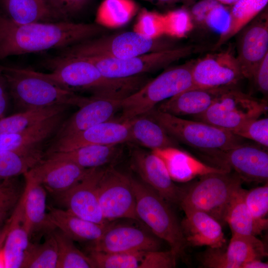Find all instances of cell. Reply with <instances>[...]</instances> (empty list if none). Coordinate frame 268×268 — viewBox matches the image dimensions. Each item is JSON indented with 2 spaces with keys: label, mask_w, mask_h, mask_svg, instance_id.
Returning <instances> with one entry per match:
<instances>
[{
  "label": "cell",
  "mask_w": 268,
  "mask_h": 268,
  "mask_svg": "<svg viewBox=\"0 0 268 268\" xmlns=\"http://www.w3.org/2000/svg\"><path fill=\"white\" fill-rule=\"evenodd\" d=\"M0 268H5V261L2 247L0 248Z\"/></svg>",
  "instance_id": "f5cc1de1"
},
{
  "label": "cell",
  "mask_w": 268,
  "mask_h": 268,
  "mask_svg": "<svg viewBox=\"0 0 268 268\" xmlns=\"http://www.w3.org/2000/svg\"><path fill=\"white\" fill-rule=\"evenodd\" d=\"M163 161L173 181L188 182L202 175L230 170L203 163L177 147H167L151 151Z\"/></svg>",
  "instance_id": "484cf974"
},
{
  "label": "cell",
  "mask_w": 268,
  "mask_h": 268,
  "mask_svg": "<svg viewBox=\"0 0 268 268\" xmlns=\"http://www.w3.org/2000/svg\"><path fill=\"white\" fill-rule=\"evenodd\" d=\"M98 198L104 217L109 221L125 218L140 221L131 177L111 166L105 169L98 185Z\"/></svg>",
  "instance_id": "8fae6325"
},
{
  "label": "cell",
  "mask_w": 268,
  "mask_h": 268,
  "mask_svg": "<svg viewBox=\"0 0 268 268\" xmlns=\"http://www.w3.org/2000/svg\"><path fill=\"white\" fill-rule=\"evenodd\" d=\"M131 180L136 213L141 223L158 238L165 241L178 258L183 257L187 245L181 222L169 203L141 181L132 177Z\"/></svg>",
  "instance_id": "5b68a950"
},
{
  "label": "cell",
  "mask_w": 268,
  "mask_h": 268,
  "mask_svg": "<svg viewBox=\"0 0 268 268\" xmlns=\"http://www.w3.org/2000/svg\"><path fill=\"white\" fill-rule=\"evenodd\" d=\"M49 218L56 228L74 241L90 242L91 245L102 236L111 221L101 224L82 218L70 211L47 205Z\"/></svg>",
  "instance_id": "4316f807"
},
{
  "label": "cell",
  "mask_w": 268,
  "mask_h": 268,
  "mask_svg": "<svg viewBox=\"0 0 268 268\" xmlns=\"http://www.w3.org/2000/svg\"><path fill=\"white\" fill-rule=\"evenodd\" d=\"M88 256L96 268H138L146 252L107 253L89 250Z\"/></svg>",
  "instance_id": "74e56055"
},
{
  "label": "cell",
  "mask_w": 268,
  "mask_h": 268,
  "mask_svg": "<svg viewBox=\"0 0 268 268\" xmlns=\"http://www.w3.org/2000/svg\"><path fill=\"white\" fill-rule=\"evenodd\" d=\"M105 168H90L85 176L65 192L56 196L65 209L87 220L103 224L110 221L103 216L98 198V185Z\"/></svg>",
  "instance_id": "9a60e30c"
},
{
  "label": "cell",
  "mask_w": 268,
  "mask_h": 268,
  "mask_svg": "<svg viewBox=\"0 0 268 268\" xmlns=\"http://www.w3.org/2000/svg\"><path fill=\"white\" fill-rule=\"evenodd\" d=\"M60 20L68 18L81 12L90 0H46Z\"/></svg>",
  "instance_id": "7bdbcfd3"
},
{
  "label": "cell",
  "mask_w": 268,
  "mask_h": 268,
  "mask_svg": "<svg viewBox=\"0 0 268 268\" xmlns=\"http://www.w3.org/2000/svg\"><path fill=\"white\" fill-rule=\"evenodd\" d=\"M245 202L253 217L256 219L266 218L268 212V182L262 186L246 190Z\"/></svg>",
  "instance_id": "ab89813d"
},
{
  "label": "cell",
  "mask_w": 268,
  "mask_h": 268,
  "mask_svg": "<svg viewBox=\"0 0 268 268\" xmlns=\"http://www.w3.org/2000/svg\"><path fill=\"white\" fill-rule=\"evenodd\" d=\"M119 145H86L69 151L48 154L44 158L67 161L86 169L103 167L119 158L122 153Z\"/></svg>",
  "instance_id": "83f0119b"
},
{
  "label": "cell",
  "mask_w": 268,
  "mask_h": 268,
  "mask_svg": "<svg viewBox=\"0 0 268 268\" xmlns=\"http://www.w3.org/2000/svg\"><path fill=\"white\" fill-rule=\"evenodd\" d=\"M10 99L11 98L6 83L0 69V119L6 116Z\"/></svg>",
  "instance_id": "c3c4849f"
},
{
  "label": "cell",
  "mask_w": 268,
  "mask_h": 268,
  "mask_svg": "<svg viewBox=\"0 0 268 268\" xmlns=\"http://www.w3.org/2000/svg\"><path fill=\"white\" fill-rule=\"evenodd\" d=\"M194 61L170 67L150 79L138 90L123 99L119 120L124 121L146 113L162 101L193 86L192 70Z\"/></svg>",
  "instance_id": "52a82bcc"
},
{
  "label": "cell",
  "mask_w": 268,
  "mask_h": 268,
  "mask_svg": "<svg viewBox=\"0 0 268 268\" xmlns=\"http://www.w3.org/2000/svg\"><path fill=\"white\" fill-rule=\"evenodd\" d=\"M238 34L236 57L244 78L252 79L257 67L268 53L267 7Z\"/></svg>",
  "instance_id": "ac0fdd59"
},
{
  "label": "cell",
  "mask_w": 268,
  "mask_h": 268,
  "mask_svg": "<svg viewBox=\"0 0 268 268\" xmlns=\"http://www.w3.org/2000/svg\"><path fill=\"white\" fill-rule=\"evenodd\" d=\"M170 38L148 36L136 31L104 34L63 49L60 54L83 58L127 59L148 53L175 48Z\"/></svg>",
  "instance_id": "277c9868"
},
{
  "label": "cell",
  "mask_w": 268,
  "mask_h": 268,
  "mask_svg": "<svg viewBox=\"0 0 268 268\" xmlns=\"http://www.w3.org/2000/svg\"><path fill=\"white\" fill-rule=\"evenodd\" d=\"M53 231L46 234L42 243H30L22 268H57L58 248Z\"/></svg>",
  "instance_id": "d590c367"
},
{
  "label": "cell",
  "mask_w": 268,
  "mask_h": 268,
  "mask_svg": "<svg viewBox=\"0 0 268 268\" xmlns=\"http://www.w3.org/2000/svg\"><path fill=\"white\" fill-rule=\"evenodd\" d=\"M9 230V222L8 220L3 227H0V248L2 247Z\"/></svg>",
  "instance_id": "816d5d0a"
},
{
  "label": "cell",
  "mask_w": 268,
  "mask_h": 268,
  "mask_svg": "<svg viewBox=\"0 0 268 268\" xmlns=\"http://www.w3.org/2000/svg\"><path fill=\"white\" fill-rule=\"evenodd\" d=\"M156 4H172L179 2L190 4L195 0H140Z\"/></svg>",
  "instance_id": "681fc988"
},
{
  "label": "cell",
  "mask_w": 268,
  "mask_h": 268,
  "mask_svg": "<svg viewBox=\"0 0 268 268\" xmlns=\"http://www.w3.org/2000/svg\"><path fill=\"white\" fill-rule=\"evenodd\" d=\"M14 178L4 179L0 185V212H9L15 207L22 192Z\"/></svg>",
  "instance_id": "b9f144b4"
},
{
  "label": "cell",
  "mask_w": 268,
  "mask_h": 268,
  "mask_svg": "<svg viewBox=\"0 0 268 268\" xmlns=\"http://www.w3.org/2000/svg\"><path fill=\"white\" fill-rule=\"evenodd\" d=\"M53 233L58 248L57 268H94L90 258L76 247L73 240L57 228Z\"/></svg>",
  "instance_id": "8d00e7d4"
},
{
  "label": "cell",
  "mask_w": 268,
  "mask_h": 268,
  "mask_svg": "<svg viewBox=\"0 0 268 268\" xmlns=\"http://www.w3.org/2000/svg\"><path fill=\"white\" fill-rule=\"evenodd\" d=\"M246 191L242 187L234 197L228 209L225 222L232 234L256 236L267 229L268 219H256L253 217L244 201Z\"/></svg>",
  "instance_id": "1f68e13d"
},
{
  "label": "cell",
  "mask_w": 268,
  "mask_h": 268,
  "mask_svg": "<svg viewBox=\"0 0 268 268\" xmlns=\"http://www.w3.org/2000/svg\"><path fill=\"white\" fill-rule=\"evenodd\" d=\"M166 16L170 34L183 37L193 27V22L190 12L185 8L171 11Z\"/></svg>",
  "instance_id": "ee69618b"
},
{
  "label": "cell",
  "mask_w": 268,
  "mask_h": 268,
  "mask_svg": "<svg viewBox=\"0 0 268 268\" xmlns=\"http://www.w3.org/2000/svg\"><path fill=\"white\" fill-rule=\"evenodd\" d=\"M257 89L265 95L268 92V53L256 69L253 77Z\"/></svg>",
  "instance_id": "bcb514c9"
},
{
  "label": "cell",
  "mask_w": 268,
  "mask_h": 268,
  "mask_svg": "<svg viewBox=\"0 0 268 268\" xmlns=\"http://www.w3.org/2000/svg\"><path fill=\"white\" fill-rule=\"evenodd\" d=\"M49 73L42 74L61 87L76 93L85 92L91 96L123 99L133 94L150 79L146 74L125 78L105 76L87 59L59 54L50 59Z\"/></svg>",
  "instance_id": "7a4b0ae2"
},
{
  "label": "cell",
  "mask_w": 268,
  "mask_h": 268,
  "mask_svg": "<svg viewBox=\"0 0 268 268\" xmlns=\"http://www.w3.org/2000/svg\"><path fill=\"white\" fill-rule=\"evenodd\" d=\"M209 154L223 163L224 169H233L243 181L268 182V153L264 147L243 142L231 148Z\"/></svg>",
  "instance_id": "5bb4252c"
},
{
  "label": "cell",
  "mask_w": 268,
  "mask_h": 268,
  "mask_svg": "<svg viewBox=\"0 0 268 268\" xmlns=\"http://www.w3.org/2000/svg\"><path fill=\"white\" fill-rule=\"evenodd\" d=\"M66 111L20 132L0 134V152L44 150L66 120Z\"/></svg>",
  "instance_id": "603a6c76"
},
{
  "label": "cell",
  "mask_w": 268,
  "mask_h": 268,
  "mask_svg": "<svg viewBox=\"0 0 268 268\" xmlns=\"http://www.w3.org/2000/svg\"><path fill=\"white\" fill-rule=\"evenodd\" d=\"M242 138L255 142L257 144L268 148V118L253 119L243 124L231 132Z\"/></svg>",
  "instance_id": "f35d334b"
},
{
  "label": "cell",
  "mask_w": 268,
  "mask_h": 268,
  "mask_svg": "<svg viewBox=\"0 0 268 268\" xmlns=\"http://www.w3.org/2000/svg\"><path fill=\"white\" fill-rule=\"evenodd\" d=\"M208 247L201 256V262L207 268H242L253 260H262L267 256L263 242L255 236L232 234L227 247Z\"/></svg>",
  "instance_id": "e0dca14e"
},
{
  "label": "cell",
  "mask_w": 268,
  "mask_h": 268,
  "mask_svg": "<svg viewBox=\"0 0 268 268\" xmlns=\"http://www.w3.org/2000/svg\"><path fill=\"white\" fill-rule=\"evenodd\" d=\"M192 75L193 86L190 89L234 86L244 78L231 49L208 53L195 61Z\"/></svg>",
  "instance_id": "7c38bea8"
},
{
  "label": "cell",
  "mask_w": 268,
  "mask_h": 268,
  "mask_svg": "<svg viewBox=\"0 0 268 268\" xmlns=\"http://www.w3.org/2000/svg\"><path fill=\"white\" fill-rule=\"evenodd\" d=\"M268 264L262 260H253L245 264L242 268H268Z\"/></svg>",
  "instance_id": "f907efd6"
},
{
  "label": "cell",
  "mask_w": 268,
  "mask_h": 268,
  "mask_svg": "<svg viewBox=\"0 0 268 268\" xmlns=\"http://www.w3.org/2000/svg\"><path fill=\"white\" fill-rule=\"evenodd\" d=\"M130 165L141 181L169 203L180 204L186 188L177 186L162 159L155 154L137 147L130 150Z\"/></svg>",
  "instance_id": "4fadbf2b"
},
{
  "label": "cell",
  "mask_w": 268,
  "mask_h": 268,
  "mask_svg": "<svg viewBox=\"0 0 268 268\" xmlns=\"http://www.w3.org/2000/svg\"><path fill=\"white\" fill-rule=\"evenodd\" d=\"M185 217L181 222L187 246L224 247L226 239L221 224L207 213L197 210L184 211Z\"/></svg>",
  "instance_id": "cb8c5ba5"
},
{
  "label": "cell",
  "mask_w": 268,
  "mask_h": 268,
  "mask_svg": "<svg viewBox=\"0 0 268 268\" xmlns=\"http://www.w3.org/2000/svg\"><path fill=\"white\" fill-rule=\"evenodd\" d=\"M107 31L99 23L60 20L19 25L0 16V60L51 49L63 50Z\"/></svg>",
  "instance_id": "6da1fadb"
},
{
  "label": "cell",
  "mask_w": 268,
  "mask_h": 268,
  "mask_svg": "<svg viewBox=\"0 0 268 268\" xmlns=\"http://www.w3.org/2000/svg\"><path fill=\"white\" fill-rule=\"evenodd\" d=\"M9 230L2 247L5 268H22L30 244V238L23 224L22 210L16 206L8 220Z\"/></svg>",
  "instance_id": "f546056e"
},
{
  "label": "cell",
  "mask_w": 268,
  "mask_h": 268,
  "mask_svg": "<svg viewBox=\"0 0 268 268\" xmlns=\"http://www.w3.org/2000/svg\"><path fill=\"white\" fill-rule=\"evenodd\" d=\"M90 169L67 161L44 158L27 173L56 197L80 181Z\"/></svg>",
  "instance_id": "ffe728a7"
},
{
  "label": "cell",
  "mask_w": 268,
  "mask_h": 268,
  "mask_svg": "<svg viewBox=\"0 0 268 268\" xmlns=\"http://www.w3.org/2000/svg\"><path fill=\"white\" fill-rule=\"evenodd\" d=\"M6 18L16 24L60 20L46 0H1Z\"/></svg>",
  "instance_id": "4dcf8cb0"
},
{
  "label": "cell",
  "mask_w": 268,
  "mask_h": 268,
  "mask_svg": "<svg viewBox=\"0 0 268 268\" xmlns=\"http://www.w3.org/2000/svg\"><path fill=\"white\" fill-rule=\"evenodd\" d=\"M178 257L171 250L146 252L138 268H172L176 265Z\"/></svg>",
  "instance_id": "60d3db41"
},
{
  "label": "cell",
  "mask_w": 268,
  "mask_h": 268,
  "mask_svg": "<svg viewBox=\"0 0 268 268\" xmlns=\"http://www.w3.org/2000/svg\"><path fill=\"white\" fill-rule=\"evenodd\" d=\"M44 150L0 152V180L24 175L44 158Z\"/></svg>",
  "instance_id": "e575fe53"
},
{
  "label": "cell",
  "mask_w": 268,
  "mask_h": 268,
  "mask_svg": "<svg viewBox=\"0 0 268 268\" xmlns=\"http://www.w3.org/2000/svg\"><path fill=\"white\" fill-rule=\"evenodd\" d=\"M186 188L180 205L184 211L197 210L211 216L222 226L231 202L242 188L243 181L231 171L212 173Z\"/></svg>",
  "instance_id": "8992f818"
},
{
  "label": "cell",
  "mask_w": 268,
  "mask_h": 268,
  "mask_svg": "<svg viewBox=\"0 0 268 268\" xmlns=\"http://www.w3.org/2000/svg\"><path fill=\"white\" fill-rule=\"evenodd\" d=\"M268 110V101L245 93L233 87L218 98L196 120L207 123L229 132L253 119L260 118Z\"/></svg>",
  "instance_id": "30bf717a"
},
{
  "label": "cell",
  "mask_w": 268,
  "mask_h": 268,
  "mask_svg": "<svg viewBox=\"0 0 268 268\" xmlns=\"http://www.w3.org/2000/svg\"><path fill=\"white\" fill-rule=\"evenodd\" d=\"M111 221L88 250L116 253L159 250L161 239L137 227Z\"/></svg>",
  "instance_id": "d6986e66"
},
{
  "label": "cell",
  "mask_w": 268,
  "mask_h": 268,
  "mask_svg": "<svg viewBox=\"0 0 268 268\" xmlns=\"http://www.w3.org/2000/svg\"><path fill=\"white\" fill-rule=\"evenodd\" d=\"M234 86L235 85L187 89L162 101L155 108L177 117L199 115L204 113L218 98Z\"/></svg>",
  "instance_id": "d4e9b609"
},
{
  "label": "cell",
  "mask_w": 268,
  "mask_h": 268,
  "mask_svg": "<svg viewBox=\"0 0 268 268\" xmlns=\"http://www.w3.org/2000/svg\"><path fill=\"white\" fill-rule=\"evenodd\" d=\"M268 0H238L230 8V21L227 29L220 35L213 50L218 49L233 36L266 7Z\"/></svg>",
  "instance_id": "d6a6232c"
},
{
  "label": "cell",
  "mask_w": 268,
  "mask_h": 268,
  "mask_svg": "<svg viewBox=\"0 0 268 268\" xmlns=\"http://www.w3.org/2000/svg\"><path fill=\"white\" fill-rule=\"evenodd\" d=\"M131 142L128 121L111 120L85 130L52 141L45 155L89 145H112Z\"/></svg>",
  "instance_id": "2e32d148"
},
{
  "label": "cell",
  "mask_w": 268,
  "mask_h": 268,
  "mask_svg": "<svg viewBox=\"0 0 268 268\" xmlns=\"http://www.w3.org/2000/svg\"><path fill=\"white\" fill-rule=\"evenodd\" d=\"M219 4L215 0H200L195 3L189 11L192 20L203 25L209 12Z\"/></svg>",
  "instance_id": "7dc6e473"
},
{
  "label": "cell",
  "mask_w": 268,
  "mask_h": 268,
  "mask_svg": "<svg viewBox=\"0 0 268 268\" xmlns=\"http://www.w3.org/2000/svg\"><path fill=\"white\" fill-rule=\"evenodd\" d=\"M229 21L230 9L219 3L209 12L202 25L221 34L227 29Z\"/></svg>",
  "instance_id": "f6af8a7d"
},
{
  "label": "cell",
  "mask_w": 268,
  "mask_h": 268,
  "mask_svg": "<svg viewBox=\"0 0 268 268\" xmlns=\"http://www.w3.org/2000/svg\"><path fill=\"white\" fill-rule=\"evenodd\" d=\"M23 176L25 185L18 201L23 225L30 238L39 234L46 235L56 229L48 215L47 191L27 173Z\"/></svg>",
  "instance_id": "44dd1931"
},
{
  "label": "cell",
  "mask_w": 268,
  "mask_h": 268,
  "mask_svg": "<svg viewBox=\"0 0 268 268\" xmlns=\"http://www.w3.org/2000/svg\"><path fill=\"white\" fill-rule=\"evenodd\" d=\"M206 49L207 46L202 45H187L148 53L127 59L101 57L84 58L91 61L105 76L113 78H125L154 72Z\"/></svg>",
  "instance_id": "9c48e42d"
},
{
  "label": "cell",
  "mask_w": 268,
  "mask_h": 268,
  "mask_svg": "<svg viewBox=\"0 0 268 268\" xmlns=\"http://www.w3.org/2000/svg\"><path fill=\"white\" fill-rule=\"evenodd\" d=\"M0 69L20 112L54 105L80 107L90 99L61 87L39 71L2 65Z\"/></svg>",
  "instance_id": "3957f363"
},
{
  "label": "cell",
  "mask_w": 268,
  "mask_h": 268,
  "mask_svg": "<svg viewBox=\"0 0 268 268\" xmlns=\"http://www.w3.org/2000/svg\"><path fill=\"white\" fill-rule=\"evenodd\" d=\"M147 113L177 142L206 153L225 150L244 142L231 132L207 123L182 119L155 107Z\"/></svg>",
  "instance_id": "ba28073f"
},
{
  "label": "cell",
  "mask_w": 268,
  "mask_h": 268,
  "mask_svg": "<svg viewBox=\"0 0 268 268\" xmlns=\"http://www.w3.org/2000/svg\"><path fill=\"white\" fill-rule=\"evenodd\" d=\"M69 106L54 105L29 109L0 119V134L20 132L67 110Z\"/></svg>",
  "instance_id": "836d02e7"
},
{
  "label": "cell",
  "mask_w": 268,
  "mask_h": 268,
  "mask_svg": "<svg viewBox=\"0 0 268 268\" xmlns=\"http://www.w3.org/2000/svg\"><path fill=\"white\" fill-rule=\"evenodd\" d=\"M9 212H0V227L3 224L7 217Z\"/></svg>",
  "instance_id": "db71d44e"
},
{
  "label": "cell",
  "mask_w": 268,
  "mask_h": 268,
  "mask_svg": "<svg viewBox=\"0 0 268 268\" xmlns=\"http://www.w3.org/2000/svg\"><path fill=\"white\" fill-rule=\"evenodd\" d=\"M131 133V142L152 150L167 147H177V141L148 113L127 120Z\"/></svg>",
  "instance_id": "f1b7e54d"
},
{
  "label": "cell",
  "mask_w": 268,
  "mask_h": 268,
  "mask_svg": "<svg viewBox=\"0 0 268 268\" xmlns=\"http://www.w3.org/2000/svg\"><path fill=\"white\" fill-rule=\"evenodd\" d=\"M122 100L90 96L85 104L79 107L69 118L66 119L52 141L113 120L115 114L121 110Z\"/></svg>",
  "instance_id": "7402d4cb"
},
{
  "label": "cell",
  "mask_w": 268,
  "mask_h": 268,
  "mask_svg": "<svg viewBox=\"0 0 268 268\" xmlns=\"http://www.w3.org/2000/svg\"><path fill=\"white\" fill-rule=\"evenodd\" d=\"M3 180H0V185L1 184Z\"/></svg>",
  "instance_id": "11a10c76"
}]
</instances>
